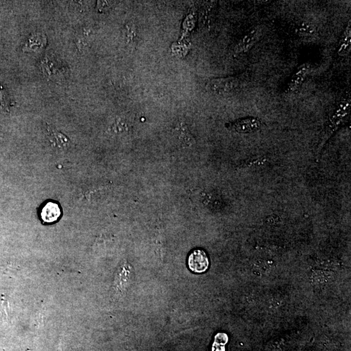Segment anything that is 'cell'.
<instances>
[{"instance_id":"ba28073f","label":"cell","mask_w":351,"mask_h":351,"mask_svg":"<svg viewBox=\"0 0 351 351\" xmlns=\"http://www.w3.org/2000/svg\"><path fill=\"white\" fill-rule=\"evenodd\" d=\"M61 214L59 205L55 202H49L42 208L41 217L46 223H52L58 220Z\"/></svg>"},{"instance_id":"6da1fadb","label":"cell","mask_w":351,"mask_h":351,"mask_svg":"<svg viewBox=\"0 0 351 351\" xmlns=\"http://www.w3.org/2000/svg\"><path fill=\"white\" fill-rule=\"evenodd\" d=\"M350 100L344 99L337 105L336 109H335L331 118H329V122L326 127L325 135L323 136V139L322 140L319 149H318L319 152L321 150L322 148L325 145L327 140H329L333 134L342 125L350 113Z\"/></svg>"},{"instance_id":"30bf717a","label":"cell","mask_w":351,"mask_h":351,"mask_svg":"<svg viewBox=\"0 0 351 351\" xmlns=\"http://www.w3.org/2000/svg\"><path fill=\"white\" fill-rule=\"evenodd\" d=\"M46 38L40 33L32 34L29 38L28 43L26 44L24 49H28V51H34L41 50L46 45Z\"/></svg>"},{"instance_id":"3957f363","label":"cell","mask_w":351,"mask_h":351,"mask_svg":"<svg viewBox=\"0 0 351 351\" xmlns=\"http://www.w3.org/2000/svg\"><path fill=\"white\" fill-rule=\"evenodd\" d=\"M209 260L204 251L197 249L193 251L188 258V266L191 271L195 273L206 272L209 267Z\"/></svg>"},{"instance_id":"52a82bcc","label":"cell","mask_w":351,"mask_h":351,"mask_svg":"<svg viewBox=\"0 0 351 351\" xmlns=\"http://www.w3.org/2000/svg\"><path fill=\"white\" fill-rule=\"evenodd\" d=\"M311 69L309 63H304L297 68L296 72L293 74L288 84H287V91L293 93L296 91L304 84L307 78V75L310 72Z\"/></svg>"},{"instance_id":"5b68a950","label":"cell","mask_w":351,"mask_h":351,"mask_svg":"<svg viewBox=\"0 0 351 351\" xmlns=\"http://www.w3.org/2000/svg\"><path fill=\"white\" fill-rule=\"evenodd\" d=\"M48 135L51 147L55 150L66 152L71 147V141L64 134L57 131L51 125H47Z\"/></svg>"},{"instance_id":"7a4b0ae2","label":"cell","mask_w":351,"mask_h":351,"mask_svg":"<svg viewBox=\"0 0 351 351\" xmlns=\"http://www.w3.org/2000/svg\"><path fill=\"white\" fill-rule=\"evenodd\" d=\"M238 80L234 77L216 78L210 80L208 84V89L218 95H225L232 93L238 87Z\"/></svg>"},{"instance_id":"9c48e42d","label":"cell","mask_w":351,"mask_h":351,"mask_svg":"<svg viewBox=\"0 0 351 351\" xmlns=\"http://www.w3.org/2000/svg\"><path fill=\"white\" fill-rule=\"evenodd\" d=\"M351 47V22L343 33L342 37L339 41L337 53L340 56H345L350 52Z\"/></svg>"},{"instance_id":"8992f818","label":"cell","mask_w":351,"mask_h":351,"mask_svg":"<svg viewBox=\"0 0 351 351\" xmlns=\"http://www.w3.org/2000/svg\"><path fill=\"white\" fill-rule=\"evenodd\" d=\"M260 36V31L258 29L255 28L251 30L240 39L234 48V51L235 54L248 52L256 43Z\"/></svg>"},{"instance_id":"277c9868","label":"cell","mask_w":351,"mask_h":351,"mask_svg":"<svg viewBox=\"0 0 351 351\" xmlns=\"http://www.w3.org/2000/svg\"><path fill=\"white\" fill-rule=\"evenodd\" d=\"M260 120L254 117L242 118L228 124V128L239 134H249L258 131L260 129Z\"/></svg>"},{"instance_id":"8fae6325","label":"cell","mask_w":351,"mask_h":351,"mask_svg":"<svg viewBox=\"0 0 351 351\" xmlns=\"http://www.w3.org/2000/svg\"><path fill=\"white\" fill-rule=\"evenodd\" d=\"M295 32L298 35L306 37L312 35L316 32V27L312 23L304 21L297 25Z\"/></svg>"}]
</instances>
